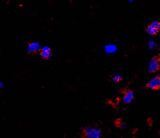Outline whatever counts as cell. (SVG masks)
I'll use <instances>...</instances> for the list:
<instances>
[{"mask_svg":"<svg viewBox=\"0 0 160 138\" xmlns=\"http://www.w3.org/2000/svg\"><path fill=\"white\" fill-rule=\"evenodd\" d=\"M82 131L86 138H101L102 136L101 130L92 125L84 127Z\"/></svg>","mask_w":160,"mask_h":138,"instance_id":"6da1fadb","label":"cell"},{"mask_svg":"<svg viewBox=\"0 0 160 138\" xmlns=\"http://www.w3.org/2000/svg\"><path fill=\"white\" fill-rule=\"evenodd\" d=\"M160 69V58L157 56L150 59L147 64V70L150 73H154Z\"/></svg>","mask_w":160,"mask_h":138,"instance_id":"7a4b0ae2","label":"cell"},{"mask_svg":"<svg viewBox=\"0 0 160 138\" xmlns=\"http://www.w3.org/2000/svg\"><path fill=\"white\" fill-rule=\"evenodd\" d=\"M160 30V22L155 20L151 22L146 27V32L150 36L157 35Z\"/></svg>","mask_w":160,"mask_h":138,"instance_id":"3957f363","label":"cell"},{"mask_svg":"<svg viewBox=\"0 0 160 138\" xmlns=\"http://www.w3.org/2000/svg\"><path fill=\"white\" fill-rule=\"evenodd\" d=\"M146 87L151 90H159L160 89V76L156 75L151 78L147 83Z\"/></svg>","mask_w":160,"mask_h":138,"instance_id":"277c9868","label":"cell"},{"mask_svg":"<svg viewBox=\"0 0 160 138\" xmlns=\"http://www.w3.org/2000/svg\"><path fill=\"white\" fill-rule=\"evenodd\" d=\"M135 99V93L131 89L126 90L123 94L122 101L125 104H129L132 102Z\"/></svg>","mask_w":160,"mask_h":138,"instance_id":"5b68a950","label":"cell"},{"mask_svg":"<svg viewBox=\"0 0 160 138\" xmlns=\"http://www.w3.org/2000/svg\"><path fill=\"white\" fill-rule=\"evenodd\" d=\"M39 53H40V56L43 59H46V60L50 59L53 55L52 50L48 46L42 47L39 51Z\"/></svg>","mask_w":160,"mask_h":138,"instance_id":"8992f818","label":"cell"},{"mask_svg":"<svg viewBox=\"0 0 160 138\" xmlns=\"http://www.w3.org/2000/svg\"><path fill=\"white\" fill-rule=\"evenodd\" d=\"M41 47L39 43L37 42H33L29 43L27 46L26 51L29 54H32L35 53H37L40 51Z\"/></svg>","mask_w":160,"mask_h":138,"instance_id":"52a82bcc","label":"cell"},{"mask_svg":"<svg viewBox=\"0 0 160 138\" xmlns=\"http://www.w3.org/2000/svg\"><path fill=\"white\" fill-rule=\"evenodd\" d=\"M147 47L151 51H155L157 48V44L156 41L153 40H150L147 42Z\"/></svg>","mask_w":160,"mask_h":138,"instance_id":"ba28073f","label":"cell"},{"mask_svg":"<svg viewBox=\"0 0 160 138\" xmlns=\"http://www.w3.org/2000/svg\"><path fill=\"white\" fill-rule=\"evenodd\" d=\"M116 125L118 129L121 130H124L126 129V127H127V124L125 122L122 120H119V119L116 122Z\"/></svg>","mask_w":160,"mask_h":138,"instance_id":"9c48e42d","label":"cell"},{"mask_svg":"<svg viewBox=\"0 0 160 138\" xmlns=\"http://www.w3.org/2000/svg\"><path fill=\"white\" fill-rule=\"evenodd\" d=\"M117 50V48L116 46L113 45H110L108 46H107L105 47V51L108 53H115Z\"/></svg>","mask_w":160,"mask_h":138,"instance_id":"30bf717a","label":"cell"},{"mask_svg":"<svg viewBox=\"0 0 160 138\" xmlns=\"http://www.w3.org/2000/svg\"><path fill=\"white\" fill-rule=\"evenodd\" d=\"M123 79L122 76L121 74L119 73H116L112 77V81L115 83H118L120 81H122Z\"/></svg>","mask_w":160,"mask_h":138,"instance_id":"8fae6325","label":"cell"},{"mask_svg":"<svg viewBox=\"0 0 160 138\" xmlns=\"http://www.w3.org/2000/svg\"><path fill=\"white\" fill-rule=\"evenodd\" d=\"M4 86H5V83H4V82H2V81H1V82H0V88L2 89V88H3Z\"/></svg>","mask_w":160,"mask_h":138,"instance_id":"7c38bea8","label":"cell"},{"mask_svg":"<svg viewBox=\"0 0 160 138\" xmlns=\"http://www.w3.org/2000/svg\"><path fill=\"white\" fill-rule=\"evenodd\" d=\"M129 2H132L134 1V0H129Z\"/></svg>","mask_w":160,"mask_h":138,"instance_id":"4fadbf2b","label":"cell"},{"mask_svg":"<svg viewBox=\"0 0 160 138\" xmlns=\"http://www.w3.org/2000/svg\"></svg>","mask_w":160,"mask_h":138,"instance_id":"5bb4252c","label":"cell"}]
</instances>
